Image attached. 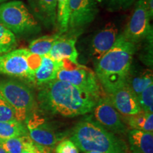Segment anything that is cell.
<instances>
[{"label":"cell","mask_w":153,"mask_h":153,"mask_svg":"<svg viewBox=\"0 0 153 153\" xmlns=\"http://www.w3.org/2000/svg\"><path fill=\"white\" fill-rule=\"evenodd\" d=\"M56 28L58 32L64 34L68 30L70 17V0H57Z\"/></svg>","instance_id":"23"},{"label":"cell","mask_w":153,"mask_h":153,"mask_svg":"<svg viewBox=\"0 0 153 153\" xmlns=\"http://www.w3.org/2000/svg\"><path fill=\"white\" fill-rule=\"evenodd\" d=\"M79 36L65 33L55 42L47 56L55 60H68L77 63L78 52L76 43Z\"/></svg>","instance_id":"13"},{"label":"cell","mask_w":153,"mask_h":153,"mask_svg":"<svg viewBox=\"0 0 153 153\" xmlns=\"http://www.w3.org/2000/svg\"><path fill=\"white\" fill-rule=\"evenodd\" d=\"M62 33L57 32L52 35L43 36L33 40L29 44L28 51L30 53L39 55H47L55 41Z\"/></svg>","instance_id":"19"},{"label":"cell","mask_w":153,"mask_h":153,"mask_svg":"<svg viewBox=\"0 0 153 153\" xmlns=\"http://www.w3.org/2000/svg\"><path fill=\"white\" fill-rule=\"evenodd\" d=\"M62 60H55L47 55H43L41 65L34 76V84L39 87L57 79V74L62 67Z\"/></svg>","instance_id":"16"},{"label":"cell","mask_w":153,"mask_h":153,"mask_svg":"<svg viewBox=\"0 0 153 153\" xmlns=\"http://www.w3.org/2000/svg\"><path fill=\"white\" fill-rule=\"evenodd\" d=\"M30 12L48 29L56 28L57 0H28Z\"/></svg>","instance_id":"15"},{"label":"cell","mask_w":153,"mask_h":153,"mask_svg":"<svg viewBox=\"0 0 153 153\" xmlns=\"http://www.w3.org/2000/svg\"><path fill=\"white\" fill-rule=\"evenodd\" d=\"M16 45V36L0 24V54L10 52L14 50Z\"/></svg>","instance_id":"24"},{"label":"cell","mask_w":153,"mask_h":153,"mask_svg":"<svg viewBox=\"0 0 153 153\" xmlns=\"http://www.w3.org/2000/svg\"><path fill=\"white\" fill-rule=\"evenodd\" d=\"M85 153H102V152H96V151H89V152H85Z\"/></svg>","instance_id":"33"},{"label":"cell","mask_w":153,"mask_h":153,"mask_svg":"<svg viewBox=\"0 0 153 153\" xmlns=\"http://www.w3.org/2000/svg\"><path fill=\"white\" fill-rule=\"evenodd\" d=\"M119 33L114 23H108L91 38L89 43V53L94 62H97L101 57L113 47Z\"/></svg>","instance_id":"12"},{"label":"cell","mask_w":153,"mask_h":153,"mask_svg":"<svg viewBox=\"0 0 153 153\" xmlns=\"http://www.w3.org/2000/svg\"><path fill=\"white\" fill-rule=\"evenodd\" d=\"M33 140L29 135L12 137L8 139H0V146L2 147L7 153H21L28 148Z\"/></svg>","instance_id":"22"},{"label":"cell","mask_w":153,"mask_h":153,"mask_svg":"<svg viewBox=\"0 0 153 153\" xmlns=\"http://www.w3.org/2000/svg\"><path fill=\"white\" fill-rule=\"evenodd\" d=\"M126 122L133 129L140 131L153 132V114L141 111L140 112L132 116H127Z\"/></svg>","instance_id":"20"},{"label":"cell","mask_w":153,"mask_h":153,"mask_svg":"<svg viewBox=\"0 0 153 153\" xmlns=\"http://www.w3.org/2000/svg\"><path fill=\"white\" fill-rule=\"evenodd\" d=\"M92 111L96 121L111 133L124 134L128 131L127 126L120 113L113 106L108 95L102 96L97 101Z\"/></svg>","instance_id":"10"},{"label":"cell","mask_w":153,"mask_h":153,"mask_svg":"<svg viewBox=\"0 0 153 153\" xmlns=\"http://www.w3.org/2000/svg\"><path fill=\"white\" fill-rule=\"evenodd\" d=\"M28 48H20L0 54V74L24 78L33 83L28 67Z\"/></svg>","instance_id":"9"},{"label":"cell","mask_w":153,"mask_h":153,"mask_svg":"<svg viewBox=\"0 0 153 153\" xmlns=\"http://www.w3.org/2000/svg\"><path fill=\"white\" fill-rule=\"evenodd\" d=\"M145 2L148 14L150 15V19H152L153 17V0H145Z\"/></svg>","instance_id":"31"},{"label":"cell","mask_w":153,"mask_h":153,"mask_svg":"<svg viewBox=\"0 0 153 153\" xmlns=\"http://www.w3.org/2000/svg\"><path fill=\"white\" fill-rule=\"evenodd\" d=\"M137 48L120 33L111 48L94 63L97 79L108 95L126 85Z\"/></svg>","instance_id":"2"},{"label":"cell","mask_w":153,"mask_h":153,"mask_svg":"<svg viewBox=\"0 0 153 153\" xmlns=\"http://www.w3.org/2000/svg\"><path fill=\"white\" fill-rule=\"evenodd\" d=\"M128 137L132 153H153L152 133L132 129Z\"/></svg>","instance_id":"17"},{"label":"cell","mask_w":153,"mask_h":153,"mask_svg":"<svg viewBox=\"0 0 153 153\" xmlns=\"http://www.w3.org/2000/svg\"><path fill=\"white\" fill-rule=\"evenodd\" d=\"M50 148L38 145L35 142H32L28 148L25 149L21 153H51Z\"/></svg>","instance_id":"30"},{"label":"cell","mask_w":153,"mask_h":153,"mask_svg":"<svg viewBox=\"0 0 153 153\" xmlns=\"http://www.w3.org/2000/svg\"><path fill=\"white\" fill-rule=\"evenodd\" d=\"M142 43H144V47L140 54V59L147 66L152 67L153 59V32L150 33Z\"/></svg>","instance_id":"27"},{"label":"cell","mask_w":153,"mask_h":153,"mask_svg":"<svg viewBox=\"0 0 153 153\" xmlns=\"http://www.w3.org/2000/svg\"><path fill=\"white\" fill-rule=\"evenodd\" d=\"M11 1V0H0V4L6 2V1Z\"/></svg>","instance_id":"34"},{"label":"cell","mask_w":153,"mask_h":153,"mask_svg":"<svg viewBox=\"0 0 153 153\" xmlns=\"http://www.w3.org/2000/svg\"><path fill=\"white\" fill-rule=\"evenodd\" d=\"M108 97L113 106L120 114L126 116H132L142 111L137 96L127 85L109 94Z\"/></svg>","instance_id":"14"},{"label":"cell","mask_w":153,"mask_h":153,"mask_svg":"<svg viewBox=\"0 0 153 153\" xmlns=\"http://www.w3.org/2000/svg\"><path fill=\"white\" fill-rule=\"evenodd\" d=\"M98 0H70V17L67 33L79 36L98 14Z\"/></svg>","instance_id":"8"},{"label":"cell","mask_w":153,"mask_h":153,"mask_svg":"<svg viewBox=\"0 0 153 153\" xmlns=\"http://www.w3.org/2000/svg\"><path fill=\"white\" fill-rule=\"evenodd\" d=\"M62 67L57 74V79L69 82L96 99L102 97L101 86L95 72L85 65L62 60Z\"/></svg>","instance_id":"6"},{"label":"cell","mask_w":153,"mask_h":153,"mask_svg":"<svg viewBox=\"0 0 153 153\" xmlns=\"http://www.w3.org/2000/svg\"><path fill=\"white\" fill-rule=\"evenodd\" d=\"M16 120L12 106L0 94V121H11Z\"/></svg>","instance_id":"28"},{"label":"cell","mask_w":153,"mask_h":153,"mask_svg":"<svg viewBox=\"0 0 153 153\" xmlns=\"http://www.w3.org/2000/svg\"><path fill=\"white\" fill-rule=\"evenodd\" d=\"M152 82L153 74L152 70L146 69L134 75L130 72L126 85L137 97V96L145 89L150 85H152Z\"/></svg>","instance_id":"18"},{"label":"cell","mask_w":153,"mask_h":153,"mask_svg":"<svg viewBox=\"0 0 153 153\" xmlns=\"http://www.w3.org/2000/svg\"><path fill=\"white\" fill-rule=\"evenodd\" d=\"M42 108L65 117H75L93 111L99 99L69 82L55 79L38 87Z\"/></svg>","instance_id":"1"},{"label":"cell","mask_w":153,"mask_h":153,"mask_svg":"<svg viewBox=\"0 0 153 153\" xmlns=\"http://www.w3.org/2000/svg\"><path fill=\"white\" fill-rule=\"evenodd\" d=\"M145 0H137L128 22L120 34L126 41L137 45L153 32Z\"/></svg>","instance_id":"7"},{"label":"cell","mask_w":153,"mask_h":153,"mask_svg":"<svg viewBox=\"0 0 153 153\" xmlns=\"http://www.w3.org/2000/svg\"><path fill=\"white\" fill-rule=\"evenodd\" d=\"M136 0H98L109 11H123L130 8Z\"/></svg>","instance_id":"26"},{"label":"cell","mask_w":153,"mask_h":153,"mask_svg":"<svg viewBox=\"0 0 153 153\" xmlns=\"http://www.w3.org/2000/svg\"><path fill=\"white\" fill-rule=\"evenodd\" d=\"M56 153H79V149L71 140L61 141L55 148Z\"/></svg>","instance_id":"29"},{"label":"cell","mask_w":153,"mask_h":153,"mask_svg":"<svg viewBox=\"0 0 153 153\" xmlns=\"http://www.w3.org/2000/svg\"><path fill=\"white\" fill-rule=\"evenodd\" d=\"M141 110L144 112L152 113L153 111V84L148 86L137 96Z\"/></svg>","instance_id":"25"},{"label":"cell","mask_w":153,"mask_h":153,"mask_svg":"<svg viewBox=\"0 0 153 153\" xmlns=\"http://www.w3.org/2000/svg\"><path fill=\"white\" fill-rule=\"evenodd\" d=\"M0 24L20 37L34 35L41 30L38 21L26 4L19 0L0 4Z\"/></svg>","instance_id":"4"},{"label":"cell","mask_w":153,"mask_h":153,"mask_svg":"<svg viewBox=\"0 0 153 153\" xmlns=\"http://www.w3.org/2000/svg\"><path fill=\"white\" fill-rule=\"evenodd\" d=\"M25 123L30 139L38 145L52 148L62 138L35 111L26 118Z\"/></svg>","instance_id":"11"},{"label":"cell","mask_w":153,"mask_h":153,"mask_svg":"<svg viewBox=\"0 0 153 153\" xmlns=\"http://www.w3.org/2000/svg\"><path fill=\"white\" fill-rule=\"evenodd\" d=\"M70 140L83 152L128 153V146L123 140L91 119L76 124Z\"/></svg>","instance_id":"3"},{"label":"cell","mask_w":153,"mask_h":153,"mask_svg":"<svg viewBox=\"0 0 153 153\" xmlns=\"http://www.w3.org/2000/svg\"><path fill=\"white\" fill-rule=\"evenodd\" d=\"M0 153H7V152L2 148V147L0 146Z\"/></svg>","instance_id":"32"},{"label":"cell","mask_w":153,"mask_h":153,"mask_svg":"<svg viewBox=\"0 0 153 153\" xmlns=\"http://www.w3.org/2000/svg\"><path fill=\"white\" fill-rule=\"evenodd\" d=\"M0 94L14 108L16 118L25 122L37 107L36 96L28 85L16 79H0Z\"/></svg>","instance_id":"5"},{"label":"cell","mask_w":153,"mask_h":153,"mask_svg":"<svg viewBox=\"0 0 153 153\" xmlns=\"http://www.w3.org/2000/svg\"><path fill=\"white\" fill-rule=\"evenodd\" d=\"M28 135L26 126L19 120L0 121V139H8Z\"/></svg>","instance_id":"21"}]
</instances>
